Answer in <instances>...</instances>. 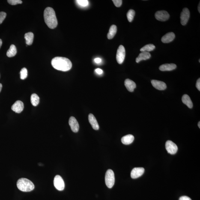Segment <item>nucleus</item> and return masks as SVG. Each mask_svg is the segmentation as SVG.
Listing matches in <instances>:
<instances>
[{"instance_id": "1a4fd4ad", "label": "nucleus", "mask_w": 200, "mask_h": 200, "mask_svg": "<svg viewBox=\"0 0 200 200\" xmlns=\"http://www.w3.org/2000/svg\"><path fill=\"white\" fill-rule=\"evenodd\" d=\"M190 18V12L188 9L185 8L180 14V22L182 25H185L187 24Z\"/></svg>"}, {"instance_id": "aec40b11", "label": "nucleus", "mask_w": 200, "mask_h": 200, "mask_svg": "<svg viewBox=\"0 0 200 200\" xmlns=\"http://www.w3.org/2000/svg\"><path fill=\"white\" fill-rule=\"evenodd\" d=\"M182 101L189 108H192L193 107V103L190 97L187 95L185 94L182 97Z\"/></svg>"}, {"instance_id": "dca6fc26", "label": "nucleus", "mask_w": 200, "mask_h": 200, "mask_svg": "<svg viewBox=\"0 0 200 200\" xmlns=\"http://www.w3.org/2000/svg\"><path fill=\"white\" fill-rule=\"evenodd\" d=\"M175 38V34L173 32H169L162 37L161 40L163 43H169L172 41Z\"/></svg>"}, {"instance_id": "e433bc0d", "label": "nucleus", "mask_w": 200, "mask_h": 200, "mask_svg": "<svg viewBox=\"0 0 200 200\" xmlns=\"http://www.w3.org/2000/svg\"><path fill=\"white\" fill-rule=\"evenodd\" d=\"M2 85L0 83V92H1V89H2Z\"/></svg>"}, {"instance_id": "ea45409f", "label": "nucleus", "mask_w": 200, "mask_h": 200, "mask_svg": "<svg viewBox=\"0 0 200 200\" xmlns=\"http://www.w3.org/2000/svg\"><path fill=\"white\" fill-rule=\"evenodd\" d=\"M199 62H200V59L199 60Z\"/></svg>"}, {"instance_id": "6ab92c4d", "label": "nucleus", "mask_w": 200, "mask_h": 200, "mask_svg": "<svg viewBox=\"0 0 200 200\" xmlns=\"http://www.w3.org/2000/svg\"><path fill=\"white\" fill-rule=\"evenodd\" d=\"M134 140V137L132 135H126L122 138V142L124 145H128L132 144Z\"/></svg>"}, {"instance_id": "7ed1b4c3", "label": "nucleus", "mask_w": 200, "mask_h": 200, "mask_svg": "<svg viewBox=\"0 0 200 200\" xmlns=\"http://www.w3.org/2000/svg\"><path fill=\"white\" fill-rule=\"evenodd\" d=\"M17 186L19 190L24 192H29L34 188V183L26 178H22L18 180Z\"/></svg>"}, {"instance_id": "39448f33", "label": "nucleus", "mask_w": 200, "mask_h": 200, "mask_svg": "<svg viewBox=\"0 0 200 200\" xmlns=\"http://www.w3.org/2000/svg\"><path fill=\"white\" fill-rule=\"evenodd\" d=\"M125 56V50L124 46L120 45L117 50L116 59L119 64H122Z\"/></svg>"}, {"instance_id": "f8f14e48", "label": "nucleus", "mask_w": 200, "mask_h": 200, "mask_svg": "<svg viewBox=\"0 0 200 200\" xmlns=\"http://www.w3.org/2000/svg\"><path fill=\"white\" fill-rule=\"evenodd\" d=\"M23 109V103L20 100H18L15 102L11 107L12 110L18 114L21 112Z\"/></svg>"}, {"instance_id": "2eb2a0df", "label": "nucleus", "mask_w": 200, "mask_h": 200, "mask_svg": "<svg viewBox=\"0 0 200 200\" xmlns=\"http://www.w3.org/2000/svg\"><path fill=\"white\" fill-rule=\"evenodd\" d=\"M125 85L128 91L130 92H133L134 90L136 88V84L135 82L129 79L125 80Z\"/></svg>"}, {"instance_id": "7c9ffc66", "label": "nucleus", "mask_w": 200, "mask_h": 200, "mask_svg": "<svg viewBox=\"0 0 200 200\" xmlns=\"http://www.w3.org/2000/svg\"><path fill=\"white\" fill-rule=\"evenodd\" d=\"M114 4L117 7H121L122 4V0H113Z\"/></svg>"}, {"instance_id": "412c9836", "label": "nucleus", "mask_w": 200, "mask_h": 200, "mask_svg": "<svg viewBox=\"0 0 200 200\" xmlns=\"http://www.w3.org/2000/svg\"><path fill=\"white\" fill-rule=\"evenodd\" d=\"M117 31V28L116 26L112 25L111 26L109 30V33L107 35L108 38L109 40H111L114 38L116 34Z\"/></svg>"}, {"instance_id": "393cba45", "label": "nucleus", "mask_w": 200, "mask_h": 200, "mask_svg": "<svg viewBox=\"0 0 200 200\" xmlns=\"http://www.w3.org/2000/svg\"><path fill=\"white\" fill-rule=\"evenodd\" d=\"M155 46L153 44H150L146 45L140 49L141 52H150L155 49Z\"/></svg>"}, {"instance_id": "4468645a", "label": "nucleus", "mask_w": 200, "mask_h": 200, "mask_svg": "<svg viewBox=\"0 0 200 200\" xmlns=\"http://www.w3.org/2000/svg\"><path fill=\"white\" fill-rule=\"evenodd\" d=\"M89 121L94 130H98L100 128L97 119L92 114H90L88 116Z\"/></svg>"}, {"instance_id": "2f4dec72", "label": "nucleus", "mask_w": 200, "mask_h": 200, "mask_svg": "<svg viewBox=\"0 0 200 200\" xmlns=\"http://www.w3.org/2000/svg\"><path fill=\"white\" fill-rule=\"evenodd\" d=\"M179 200H192L190 198L187 196H182L180 197Z\"/></svg>"}, {"instance_id": "c85d7f7f", "label": "nucleus", "mask_w": 200, "mask_h": 200, "mask_svg": "<svg viewBox=\"0 0 200 200\" xmlns=\"http://www.w3.org/2000/svg\"><path fill=\"white\" fill-rule=\"evenodd\" d=\"M76 1L82 7H86L89 4L88 1L87 0H78Z\"/></svg>"}, {"instance_id": "a878e982", "label": "nucleus", "mask_w": 200, "mask_h": 200, "mask_svg": "<svg viewBox=\"0 0 200 200\" xmlns=\"http://www.w3.org/2000/svg\"><path fill=\"white\" fill-rule=\"evenodd\" d=\"M135 12L134 10H129L127 13V17L129 22H132L133 20L135 15Z\"/></svg>"}, {"instance_id": "ddd939ff", "label": "nucleus", "mask_w": 200, "mask_h": 200, "mask_svg": "<svg viewBox=\"0 0 200 200\" xmlns=\"http://www.w3.org/2000/svg\"><path fill=\"white\" fill-rule=\"evenodd\" d=\"M151 83L153 86L156 89L162 91L166 88V84L162 81L153 80L151 81Z\"/></svg>"}, {"instance_id": "a211bd4d", "label": "nucleus", "mask_w": 200, "mask_h": 200, "mask_svg": "<svg viewBox=\"0 0 200 200\" xmlns=\"http://www.w3.org/2000/svg\"><path fill=\"white\" fill-rule=\"evenodd\" d=\"M151 55L149 52H142L139 54L138 56L136 58V61L137 63H139L143 60H146L149 59L151 57Z\"/></svg>"}, {"instance_id": "20e7f679", "label": "nucleus", "mask_w": 200, "mask_h": 200, "mask_svg": "<svg viewBox=\"0 0 200 200\" xmlns=\"http://www.w3.org/2000/svg\"><path fill=\"white\" fill-rule=\"evenodd\" d=\"M105 183L107 186L109 188H111L115 184V177L113 171L111 169H108L106 172L105 177Z\"/></svg>"}, {"instance_id": "f3484780", "label": "nucleus", "mask_w": 200, "mask_h": 200, "mask_svg": "<svg viewBox=\"0 0 200 200\" xmlns=\"http://www.w3.org/2000/svg\"><path fill=\"white\" fill-rule=\"evenodd\" d=\"M177 68L175 64H165L161 65L159 67V70L162 71H171Z\"/></svg>"}, {"instance_id": "72a5a7b5", "label": "nucleus", "mask_w": 200, "mask_h": 200, "mask_svg": "<svg viewBox=\"0 0 200 200\" xmlns=\"http://www.w3.org/2000/svg\"><path fill=\"white\" fill-rule=\"evenodd\" d=\"M95 72H96V73H97V74L99 75L102 74V73H103V70L99 68L96 69V70H95Z\"/></svg>"}, {"instance_id": "a19ab883", "label": "nucleus", "mask_w": 200, "mask_h": 200, "mask_svg": "<svg viewBox=\"0 0 200 200\" xmlns=\"http://www.w3.org/2000/svg\"></svg>"}, {"instance_id": "f257e3e1", "label": "nucleus", "mask_w": 200, "mask_h": 200, "mask_svg": "<svg viewBox=\"0 0 200 200\" xmlns=\"http://www.w3.org/2000/svg\"><path fill=\"white\" fill-rule=\"evenodd\" d=\"M51 64L56 70L63 72L69 71L72 67V63L70 60L62 57H56L53 59Z\"/></svg>"}, {"instance_id": "bb28decb", "label": "nucleus", "mask_w": 200, "mask_h": 200, "mask_svg": "<svg viewBox=\"0 0 200 200\" xmlns=\"http://www.w3.org/2000/svg\"><path fill=\"white\" fill-rule=\"evenodd\" d=\"M28 76V70L26 68L24 67L22 68L20 72V78L22 80L26 79Z\"/></svg>"}, {"instance_id": "0eeeda50", "label": "nucleus", "mask_w": 200, "mask_h": 200, "mask_svg": "<svg viewBox=\"0 0 200 200\" xmlns=\"http://www.w3.org/2000/svg\"><path fill=\"white\" fill-rule=\"evenodd\" d=\"M165 147L168 152L171 155L176 154L178 150L177 146L171 141H167L165 144Z\"/></svg>"}, {"instance_id": "c756f323", "label": "nucleus", "mask_w": 200, "mask_h": 200, "mask_svg": "<svg viewBox=\"0 0 200 200\" xmlns=\"http://www.w3.org/2000/svg\"><path fill=\"white\" fill-rule=\"evenodd\" d=\"M7 16V13L4 12H0V24L2 23Z\"/></svg>"}, {"instance_id": "473e14b6", "label": "nucleus", "mask_w": 200, "mask_h": 200, "mask_svg": "<svg viewBox=\"0 0 200 200\" xmlns=\"http://www.w3.org/2000/svg\"><path fill=\"white\" fill-rule=\"evenodd\" d=\"M196 87L199 90V91H200V79L199 78L198 79L196 83Z\"/></svg>"}, {"instance_id": "f03ea898", "label": "nucleus", "mask_w": 200, "mask_h": 200, "mask_svg": "<svg viewBox=\"0 0 200 200\" xmlns=\"http://www.w3.org/2000/svg\"><path fill=\"white\" fill-rule=\"evenodd\" d=\"M44 18L45 22L49 28L53 29L56 28L58 25V21L55 12L52 7H47L45 9Z\"/></svg>"}, {"instance_id": "6e6552de", "label": "nucleus", "mask_w": 200, "mask_h": 200, "mask_svg": "<svg viewBox=\"0 0 200 200\" xmlns=\"http://www.w3.org/2000/svg\"><path fill=\"white\" fill-rule=\"evenodd\" d=\"M155 17L158 20L160 21H165L169 19L170 15L165 10H160L156 12Z\"/></svg>"}, {"instance_id": "58836bf2", "label": "nucleus", "mask_w": 200, "mask_h": 200, "mask_svg": "<svg viewBox=\"0 0 200 200\" xmlns=\"http://www.w3.org/2000/svg\"><path fill=\"white\" fill-rule=\"evenodd\" d=\"M198 127H199V128H200V122H199V123H198Z\"/></svg>"}, {"instance_id": "c9c22d12", "label": "nucleus", "mask_w": 200, "mask_h": 200, "mask_svg": "<svg viewBox=\"0 0 200 200\" xmlns=\"http://www.w3.org/2000/svg\"><path fill=\"white\" fill-rule=\"evenodd\" d=\"M2 40H1V39H0V48H1V45H2Z\"/></svg>"}, {"instance_id": "9b49d317", "label": "nucleus", "mask_w": 200, "mask_h": 200, "mask_svg": "<svg viewBox=\"0 0 200 200\" xmlns=\"http://www.w3.org/2000/svg\"><path fill=\"white\" fill-rule=\"evenodd\" d=\"M144 172L145 169L143 168H135L131 172V177L132 179L137 178L142 176Z\"/></svg>"}, {"instance_id": "9d476101", "label": "nucleus", "mask_w": 200, "mask_h": 200, "mask_svg": "<svg viewBox=\"0 0 200 200\" xmlns=\"http://www.w3.org/2000/svg\"><path fill=\"white\" fill-rule=\"evenodd\" d=\"M69 124L71 130L73 132L76 133L78 132L79 128V125L75 117L73 116L70 117L69 119Z\"/></svg>"}, {"instance_id": "cd10ccee", "label": "nucleus", "mask_w": 200, "mask_h": 200, "mask_svg": "<svg viewBox=\"0 0 200 200\" xmlns=\"http://www.w3.org/2000/svg\"><path fill=\"white\" fill-rule=\"evenodd\" d=\"M7 2L12 5H16L17 4H21L22 1L21 0H8Z\"/></svg>"}, {"instance_id": "4be33fe9", "label": "nucleus", "mask_w": 200, "mask_h": 200, "mask_svg": "<svg viewBox=\"0 0 200 200\" xmlns=\"http://www.w3.org/2000/svg\"><path fill=\"white\" fill-rule=\"evenodd\" d=\"M25 38L26 40V44L28 45H31L34 40V34L31 32L26 33L25 34Z\"/></svg>"}, {"instance_id": "f704fd0d", "label": "nucleus", "mask_w": 200, "mask_h": 200, "mask_svg": "<svg viewBox=\"0 0 200 200\" xmlns=\"http://www.w3.org/2000/svg\"><path fill=\"white\" fill-rule=\"evenodd\" d=\"M95 62L97 64H100L102 61V59L100 58H96L94 59Z\"/></svg>"}, {"instance_id": "4c0bfd02", "label": "nucleus", "mask_w": 200, "mask_h": 200, "mask_svg": "<svg viewBox=\"0 0 200 200\" xmlns=\"http://www.w3.org/2000/svg\"><path fill=\"white\" fill-rule=\"evenodd\" d=\"M200 3L199 4V5H198V11L199 12H200Z\"/></svg>"}, {"instance_id": "5701e85b", "label": "nucleus", "mask_w": 200, "mask_h": 200, "mask_svg": "<svg viewBox=\"0 0 200 200\" xmlns=\"http://www.w3.org/2000/svg\"><path fill=\"white\" fill-rule=\"evenodd\" d=\"M17 53V49L16 46L14 45H12L10 49L7 51V55L9 58L14 56Z\"/></svg>"}, {"instance_id": "423d86ee", "label": "nucleus", "mask_w": 200, "mask_h": 200, "mask_svg": "<svg viewBox=\"0 0 200 200\" xmlns=\"http://www.w3.org/2000/svg\"><path fill=\"white\" fill-rule=\"evenodd\" d=\"M53 183L54 186L57 190L59 191L64 190L65 185L64 180L61 176H56L54 179Z\"/></svg>"}, {"instance_id": "b1692460", "label": "nucleus", "mask_w": 200, "mask_h": 200, "mask_svg": "<svg viewBox=\"0 0 200 200\" xmlns=\"http://www.w3.org/2000/svg\"><path fill=\"white\" fill-rule=\"evenodd\" d=\"M31 100V103L34 106H37L40 103V97L37 94H35L32 95Z\"/></svg>"}]
</instances>
